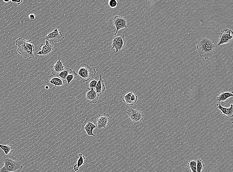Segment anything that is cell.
<instances>
[{"mask_svg": "<svg viewBox=\"0 0 233 172\" xmlns=\"http://www.w3.org/2000/svg\"><path fill=\"white\" fill-rule=\"evenodd\" d=\"M113 24L116 29L114 33L115 36L120 30L127 28V21L124 18L121 16L117 15L115 16L113 20Z\"/></svg>", "mask_w": 233, "mask_h": 172, "instance_id": "cell-11", "label": "cell"}, {"mask_svg": "<svg viewBox=\"0 0 233 172\" xmlns=\"http://www.w3.org/2000/svg\"><path fill=\"white\" fill-rule=\"evenodd\" d=\"M109 6L111 8L114 9L117 7L118 5V2L117 0H110L108 1Z\"/></svg>", "mask_w": 233, "mask_h": 172, "instance_id": "cell-27", "label": "cell"}, {"mask_svg": "<svg viewBox=\"0 0 233 172\" xmlns=\"http://www.w3.org/2000/svg\"><path fill=\"white\" fill-rule=\"evenodd\" d=\"M77 71V74L83 83L91 79L92 77L95 76L96 72L95 68L85 63H82L78 66Z\"/></svg>", "mask_w": 233, "mask_h": 172, "instance_id": "cell-4", "label": "cell"}, {"mask_svg": "<svg viewBox=\"0 0 233 172\" xmlns=\"http://www.w3.org/2000/svg\"><path fill=\"white\" fill-rule=\"evenodd\" d=\"M196 161L197 172H201L205 167V164L203 161L200 159H198Z\"/></svg>", "mask_w": 233, "mask_h": 172, "instance_id": "cell-26", "label": "cell"}, {"mask_svg": "<svg viewBox=\"0 0 233 172\" xmlns=\"http://www.w3.org/2000/svg\"><path fill=\"white\" fill-rule=\"evenodd\" d=\"M16 44L18 47V53L24 58L28 59L35 57V46L31 40H26L19 38L16 40Z\"/></svg>", "mask_w": 233, "mask_h": 172, "instance_id": "cell-2", "label": "cell"}, {"mask_svg": "<svg viewBox=\"0 0 233 172\" xmlns=\"http://www.w3.org/2000/svg\"><path fill=\"white\" fill-rule=\"evenodd\" d=\"M233 92H223L216 98V101L217 102L221 103H226L229 99L233 96Z\"/></svg>", "mask_w": 233, "mask_h": 172, "instance_id": "cell-18", "label": "cell"}, {"mask_svg": "<svg viewBox=\"0 0 233 172\" xmlns=\"http://www.w3.org/2000/svg\"><path fill=\"white\" fill-rule=\"evenodd\" d=\"M215 45L213 41L207 37H202L199 41L196 50L199 55L206 59L211 58L215 51Z\"/></svg>", "mask_w": 233, "mask_h": 172, "instance_id": "cell-1", "label": "cell"}, {"mask_svg": "<svg viewBox=\"0 0 233 172\" xmlns=\"http://www.w3.org/2000/svg\"><path fill=\"white\" fill-rule=\"evenodd\" d=\"M99 95L93 88H92L91 90L86 93L85 99L88 103L95 104L98 100Z\"/></svg>", "mask_w": 233, "mask_h": 172, "instance_id": "cell-13", "label": "cell"}, {"mask_svg": "<svg viewBox=\"0 0 233 172\" xmlns=\"http://www.w3.org/2000/svg\"><path fill=\"white\" fill-rule=\"evenodd\" d=\"M64 66L61 60L58 59L55 64L51 66V70L53 75H58L62 71L64 70Z\"/></svg>", "mask_w": 233, "mask_h": 172, "instance_id": "cell-17", "label": "cell"}, {"mask_svg": "<svg viewBox=\"0 0 233 172\" xmlns=\"http://www.w3.org/2000/svg\"><path fill=\"white\" fill-rule=\"evenodd\" d=\"M96 89V92L99 94L104 93L106 90V86H105L104 81L103 79L102 76L101 75L99 76V80L97 82Z\"/></svg>", "mask_w": 233, "mask_h": 172, "instance_id": "cell-19", "label": "cell"}, {"mask_svg": "<svg viewBox=\"0 0 233 172\" xmlns=\"http://www.w3.org/2000/svg\"><path fill=\"white\" fill-rule=\"evenodd\" d=\"M79 158L77 160V163L73 167V169L75 171H78L80 167L84 164L85 157L81 153L78 154Z\"/></svg>", "mask_w": 233, "mask_h": 172, "instance_id": "cell-21", "label": "cell"}, {"mask_svg": "<svg viewBox=\"0 0 233 172\" xmlns=\"http://www.w3.org/2000/svg\"><path fill=\"white\" fill-rule=\"evenodd\" d=\"M3 162L4 166L0 172H16L22 169L21 161L11 155L4 156Z\"/></svg>", "mask_w": 233, "mask_h": 172, "instance_id": "cell-3", "label": "cell"}, {"mask_svg": "<svg viewBox=\"0 0 233 172\" xmlns=\"http://www.w3.org/2000/svg\"><path fill=\"white\" fill-rule=\"evenodd\" d=\"M138 99V96L133 92L130 91L123 96L122 100L129 106H133L136 103Z\"/></svg>", "mask_w": 233, "mask_h": 172, "instance_id": "cell-14", "label": "cell"}, {"mask_svg": "<svg viewBox=\"0 0 233 172\" xmlns=\"http://www.w3.org/2000/svg\"><path fill=\"white\" fill-rule=\"evenodd\" d=\"M233 38V32L231 29H226L221 31L220 33L219 41L217 44L220 46L231 43Z\"/></svg>", "mask_w": 233, "mask_h": 172, "instance_id": "cell-7", "label": "cell"}, {"mask_svg": "<svg viewBox=\"0 0 233 172\" xmlns=\"http://www.w3.org/2000/svg\"><path fill=\"white\" fill-rule=\"evenodd\" d=\"M126 42L125 36L123 34L115 37L113 40L110 50L115 49L116 53H118L125 47Z\"/></svg>", "mask_w": 233, "mask_h": 172, "instance_id": "cell-6", "label": "cell"}, {"mask_svg": "<svg viewBox=\"0 0 233 172\" xmlns=\"http://www.w3.org/2000/svg\"><path fill=\"white\" fill-rule=\"evenodd\" d=\"M126 113L129 120L135 126L139 124L143 120L144 114L140 110L130 108L127 110Z\"/></svg>", "mask_w": 233, "mask_h": 172, "instance_id": "cell-5", "label": "cell"}, {"mask_svg": "<svg viewBox=\"0 0 233 172\" xmlns=\"http://www.w3.org/2000/svg\"><path fill=\"white\" fill-rule=\"evenodd\" d=\"M98 81L93 78H91L85 82V87L88 90H91L92 88H96Z\"/></svg>", "mask_w": 233, "mask_h": 172, "instance_id": "cell-22", "label": "cell"}, {"mask_svg": "<svg viewBox=\"0 0 233 172\" xmlns=\"http://www.w3.org/2000/svg\"><path fill=\"white\" fill-rule=\"evenodd\" d=\"M217 108L220 111L221 113L228 118H231L233 116V105L231 104L229 108L224 107L220 104H217Z\"/></svg>", "mask_w": 233, "mask_h": 172, "instance_id": "cell-15", "label": "cell"}, {"mask_svg": "<svg viewBox=\"0 0 233 172\" xmlns=\"http://www.w3.org/2000/svg\"><path fill=\"white\" fill-rule=\"evenodd\" d=\"M64 38L61 32H59L57 28H55L54 31L49 33L45 36V39L51 43H59L61 42Z\"/></svg>", "mask_w": 233, "mask_h": 172, "instance_id": "cell-10", "label": "cell"}, {"mask_svg": "<svg viewBox=\"0 0 233 172\" xmlns=\"http://www.w3.org/2000/svg\"><path fill=\"white\" fill-rule=\"evenodd\" d=\"M49 83L54 85V88L56 86L61 87L64 84L65 81L64 80L57 75H51L48 80Z\"/></svg>", "mask_w": 233, "mask_h": 172, "instance_id": "cell-16", "label": "cell"}, {"mask_svg": "<svg viewBox=\"0 0 233 172\" xmlns=\"http://www.w3.org/2000/svg\"><path fill=\"white\" fill-rule=\"evenodd\" d=\"M29 19L31 20H33L35 19L36 18V15L34 14H30L29 15Z\"/></svg>", "mask_w": 233, "mask_h": 172, "instance_id": "cell-28", "label": "cell"}, {"mask_svg": "<svg viewBox=\"0 0 233 172\" xmlns=\"http://www.w3.org/2000/svg\"><path fill=\"white\" fill-rule=\"evenodd\" d=\"M45 88L47 89H48L49 88L48 86H46V87H45Z\"/></svg>", "mask_w": 233, "mask_h": 172, "instance_id": "cell-31", "label": "cell"}, {"mask_svg": "<svg viewBox=\"0 0 233 172\" xmlns=\"http://www.w3.org/2000/svg\"><path fill=\"white\" fill-rule=\"evenodd\" d=\"M3 1L5 3H8L11 1V0H9V1H5V0H3Z\"/></svg>", "mask_w": 233, "mask_h": 172, "instance_id": "cell-30", "label": "cell"}, {"mask_svg": "<svg viewBox=\"0 0 233 172\" xmlns=\"http://www.w3.org/2000/svg\"><path fill=\"white\" fill-rule=\"evenodd\" d=\"M187 167L192 172H197L196 160H193L189 161L187 163Z\"/></svg>", "mask_w": 233, "mask_h": 172, "instance_id": "cell-23", "label": "cell"}, {"mask_svg": "<svg viewBox=\"0 0 233 172\" xmlns=\"http://www.w3.org/2000/svg\"><path fill=\"white\" fill-rule=\"evenodd\" d=\"M78 74L75 70L72 71L70 74L67 76L66 80L67 82V84H69L70 82L76 79Z\"/></svg>", "mask_w": 233, "mask_h": 172, "instance_id": "cell-25", "label": "cell"}, {"mask_svg": "<svg viewBox=\"0 0 233 172\" xmlns=\"http://www.w3.org/2000/svg\"><path fill=\"white\" fill-rule=\"evenodd\" d=\"M0 148L5 153V155H10L12 154L16 147L12 144L6 145L0 144Z\"/></svg>", "mask_w": 233, "mask_h": 172, "instance_id": "cell-20", "label": "cell"}, {"mask_svg": "<svg viewBox=\"0 0 233 172\" xmlns=\"http://www.w3.org/2000/svg\"><path fill=\"white\" fill-rule=\"evenodd\" d=\"M45 43H42L39 47L40 51L37 55L41 56H47L54 50V46L50 44L48 41L46 40Z\"/></svg>", "mask_w": 233, "mask_h": 172, "instance_id": "cell-12", "label": "cell"}, {"mask_svg": "<svg viewBox=\"0 0 233 172\" xmlns=\"http://www.w3.org/2000/svg\"><path fill=\"white\" fill-rule=\"evenodd\" d=\"M11 1L13 3H16L18 5H19L21 3L23 2V0H17V1H12V0H11Z\"/></svg>", "mask_w": 233, "mask_h": 172, "instance_id": "cell-29", "label": "cell"}, {"mask_svg": "<svg viewBox=\"0 0 233 172\" xmlns=\"http://www.w3.org/2000/svg\"><path fill=\"white\" fill-rule=\"evenodd\" d=\"M97 125L93 118H86L82 125V129L84 130L89 136H95L93 132L95 129L97 128Z\"/></svg>", "mask_w": 233, "mask_h": 172, "instance_id": "cell-8", "label": "cell"}, {"mask_svg": "<svg viewBox=\"0 0 233 172\" xmlns=\"http://www.w3.org/2000/svg\"><path fill=\"white\" fill-rule=\"evenodd\" d=\"M112 119L110 115L105 113L99 115L96 119L97 128L99 129H106L107 125L111 122Z\"/></svg>", "mask_w": 233, "mask_h": 172, "instance_id": "cell-9", "label": "cell"}, {"mask_svg": "<svg viewBox=\"0 0 233 172\" xmlns=\"http://www.w3.org/2000/svg\"><path fill=\"white\" fill-rule=\"evenodd\" d=\"M72 70L69 68L64 69L58 75L64 80L66 81V78L68 75L72 71Z\"/></svg>", "mask_w": 233, "mask_h": 172, "instance_id": "cell-24", "label": "cell"}]
</instances>
